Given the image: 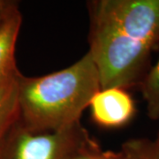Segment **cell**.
Here are the masks:
<instances>
[{"mask_svg":"<svg viewBox=\"0 0 159 159\" xmlns=\"http://www.w3.org/2000/svg\"><path fill=\"white\" fill-rule=\"evenodd\" d=\"M89 43L101 89L140 85L159 44V0L88 3Z\"/></svg>","mask_w":159,"mask_h":159,"instance_id":"cell-1","label":"cell"},{"mask_svg":"<svg viewBox=\"0 0 159 159\" xmlns=\"http://www.w3.org/2000/svg\"><path fill=\"white\" fill-rule=\"evenodd\" d=\"M19 120L33 132H55L80 122L101 89L97 66L88 51L66 68L39 77L18 76Z\"/></svg>","mask_w":159,"mask_h":159,"instance_id":"cell-2","label":"cell"},{"mask_svg":"<svg viewBox=\"0 0 159 159\" xmlns=\"http://www.w3.org/2000/svg\"><path fill=\"white\" fill-rule=\"evenodd\" d=\"M95 140L80 123L55 132H33L18 119L0 142V159H71Z\"/></svg>","mask_w":159,"mask_h":159,"instance_id":"cell-3","label":"cell"},{"mask_svg":"<svg viewBox=\"0 0 159 159\" xmlns=\"http://www.w3.org/2000/svg\"><path fill=\"white\" fill-rule=\"evenodd\" d=\"M89 107L93 121L106 128L126 125L135 113L134 99L120 88L100 89L91 99Z\"/></svg>","mask_w":159,"mask_h":159,"instance_id":"cell-4","label":"cell"},{"mask_svg":"<svg viewBox=\"0 0 159 159\" xmlns=\"http://www.w3.org/2000/svg\"><path fill=\"white\" fill-rule=\"evenodd\" d=\"M21 23L22 16L18 8L0 25V87L17 79L20 74L15 50Z\"/></svg>","mask_w":159,"mask_h":159,"instance_id":"cell-5","label":"cell"},{"mask_svg":"<svg viewBox=\"0 0 159 159\" xmlns=\"http://www.w3.org/2000/svg\"><path fill=\"white\" fill-rule=\"evenodd\" d=\"M17 79L0 87V142L20 117Z\"/></svg>","mask_w":159,"mask_h":159,"instance_id":"cell-6","label":"cell"},{"mask_svg":"<svg viewBox=\"0 0 159 159\" xmlns=\"http://www.w3.org/2000/svg\"><path fill=\"white\" fill-rule=\"evenodd\" d=\"M140 88L147 105V113L149 119H159V60L140 83Z\"/></svg>","mask_w":159,"mask_h":159,"instance_id":"cell-7","label":"cell"},{"mask_svg":"<svg viewBox=\"0 0 159 159\" xmlns=\"http://www.w3.org/2000/svg\"><path fill=\"white\" fill-rule=\"evenodd\" d=\"M120 151L125 159H159V132L154 140L133 138L126 141Z\"/></svg>","mask_w":159,"mask_h":159,"instance_id":"cell-8","label":"cell"},{"mask_svg":"<svg viewBox=\"0 0 159 159\" xmlns=\"http://www.w3.org/2000/svg\"><path fill=\"white\" fill-rule=\"evenodd\" d=\"M71 159H125V156L119 150H102L95 140L85 148L80 149Z\"/></svg>","mask_w":159,"mask_h":159,"instance_id":"cell-9","label":"cell"},{"mask_svg":"<svg viewBox=\"0 0 159 159\" xmlns=\"http://www.w3.org/2000/svg\"><path fill=\"white\" fill-rule=\"evenodd\" d=\"M19 8L16 1L0 0V25L14 10Z\"/></svg>","mask_w":159,"mask_h":159,"instance_id":"cell-10","label":"cell"}]
</instances>
